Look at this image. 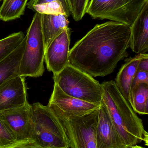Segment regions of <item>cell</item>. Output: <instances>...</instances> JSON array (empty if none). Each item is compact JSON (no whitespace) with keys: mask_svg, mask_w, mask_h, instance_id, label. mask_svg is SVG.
<instances>
[{"mask_svg":"<svg viewBox=\"0 0 148 148\" xmlns=\"http://www.w3.org/2000/svg\"><path fill=\"white\" fill-rule=\"evenodd\" d=\"M130 27L116 22L96 25L70 50L69 64L92 77L112 73L128 56Z\"/></svg>","mask_w":148,"mask_h":148,"instance_id":"obj_1","label":"cell"},{"mask_svg":"<svg viewBox=\"0 0 148 148\" xmlns=\"http://www.w3.org/2000/svg\"><path fill=\"white\" fill-rule=\"evenodd\" d=\"M101 84L103 101L123 143L127 147H131L144 141L148 146V134L142 120L123 96L114 81L105 82Z\"/></svg>","mask_w":148,"mask_h":148,"instance_id":"obj_2","label":"cell"},{"mask_svg":"<svg viewBox=\"0 0 148 148\" xmlns=\"http://www.w3.org/2000/svg\"><path fill=\"white\" fill-rule=\"evenodd\" d=\"M29 137L43 148H70L63 127L48 105L31 104Z\"/></svg>","mask_w":148,"mask_h":148,"instance_id":"obj_3","label":"cell"},{"mask_svg":"<svg viewBox=\"0 0 148 148\" xmlns=\"http://www.w3.org/2000/svg\"><path fill=\"white\" fill-rule=\"evenodd\" d=\"M53 78L67 95L90 103L101 104L102 84L88 74L68 64L59 73L54 74Z\"/></svg>","mask_w":148,"mask_h":148,"instance_id":"obj_4","label":"cell"},{"mask_svg":"<svg viewBox=\"0 0 148 148\" xmlns=\"http://www.w3.org/2000/svg\"><path fill=\"white\" fill-rule=\"evenodd\" d=\"M48 106L64 129L71 148H97L95 128L99 109L81 116L64 113L56 105Z\"/></svg>","mask_w":148,"mask_h":148,"instance_id":"obj_5","label":"cell"},{"mask_svg":"<svg viewBox=\"0 0 148 148\" xmlns=\"http://www.w3.org/2000/svg\"><path fill=\"white\" fill-rule=\"evenodd\" d=\"M26 42L20 66V75L41 76L44 72L45 47L41 14L35 13L25 36Z\"/></svg>","mask_w":148,"mask_h":148,"instance_id":"obj_6","label":"cell"},{"mask_svg":"<svg viewBox=\"0 0 148 148\" xmlns=\"http://www.w3.org/2000/svg\"><path fill=\"white\" fill-rule=\"evenodd\" d=\"M148 0H90L86 14L94 19L108 20L131 26Z\"/></svg>","mask_w":148,"mask_h":148,"instance_id":"obj_7","label":"cell"},{"mask_svg":"<svg viewBox=\"0 0 148 148\" xmlns=\"http://www.w3.org/2000/svg\"><path fill=\"white\" fill-rule=\"evenodd\" d=\"M70 34V28L65 29L46 49L44 62L53 74L59 73L69 64Z\"/></svg>","mask_w":148,"mask_h":148,"instance_id":"obj_8","label":"cell"},{"mask_svg":"<svg viewBox=\"0 0 148 148\" xmlns=\"http://www.w3.org/2000/svg\"><path fill=\"white\" fill-rule=\"evenodd\" d=\"M27 102L25 77L18 75L0 85V112L20 108Z\"/></svg>","mask_w":148,"mask_h":148,"instance_id":"obj_9","label":"cell"},{"mask_svg":"<svg viewBox=\"0 0 148 148\" xmlns=\"http://www.w3.org/2000/svg\"><path fill=\"white\" fill-rule=\"evenodd\" d=\"M95 136L97 148L127 147L123 143L114 127L103 101L98 111Z\"/></svg>","mask_w":148,"mask_h":148,"instance_id":"obj_10","label":"cell"},{"mask_svg":"<svg viewBox=\"0 0 148 148\" xmlns=\"http://www.w3.org/2000/svg\"><path fill=\"white\" fill-rule=\"evenodd\" d=\"M31 104L0 112V119L13 133L17 141L29 137L31 121Z\"/></svg>","mask_w":148,"mask_h":148,"instance_id":"obj_11","label":"cell"},{"mask_svg":"<svg viewBox=\"0 0 148 148\" xmlns=\"http://www.w3.org/2000/svg\"><path fill=\"white\" fill-rule=\"evenodd\" d=\"M49 103L56 105L64 113L75 116H81L98 109L101 105L90 103L67 95L56 84Z\"/></svg>","mask_w":148,"mask_h":148,"instance_id":"obj_12","label":"cell"},{"mask_svg":"<svg viewBox=\"0 0 148 148\" xmlns=\"http://www.w3.org/2000/svg\"><path fill=\"white\" fill-rule=\"evenodd\" d=\"M129 47L137 54L147 53L148 50V3L130 26Z\"/></svg>","mask_w":148,"mask_h":148,"instance_id":"obj_13","label":"cell"},{"mask_svg":"<svg viewBox=\"0 0 148 148\" xmlns=\"http://www.w3.org/2000/svg\"><path fill=\"white\" fill-rule=\"evenodd\" d=\"M146 54H139L133 58L126 59L125 64L122 66L114 81L119 91L129 104L132 82L138 69L140 61Z\"/></svg>","mask_w":148,"mask_h":148,"instance_id":"obj_14","label":"cell"},{"mask_svg":"<svg viewBox=\"0 0 148 148\" xmlns=\"http://www.w3.org/2000/svg\"><path fill=\"white\" fill-rule=\"evenodd\" d=\"M46 49L56 37L69 27L68 17L63 14H41Z\"/></svg>","mask_w":148,"mask_h":148,"instance_id":"obj_15","label":"cell"},{"mask_svg":"<svg viewBox=\"0 0 148 148\" xmlns=\"http://www.w3.org/2000/svg\"><path fill=\"white\" fill-rule=\"evenodd\" d=\"M26 42L24 37L21 44L0 62V85L13 77L20 75V66Z\"/></svg>","mask_w":148,"mask_h":148,"instance_id":"obj_16","label":"cell"},{"mask_svg":"<svg viewBox=\"0 0 148 148\" xmlns=\"http://www.w3.org/2000/svg\"><path fill=\"white\" fill-rule=\"evenodd\" d=\"M28 8L41 14H63L71 16L69 0H29Z\"/></svg>","mask_w":148,"mask_h":148,"instance_id":"obj_17","label":"cell"},{"mask_svg":"<svg viewBox=\"0 0 148 148\" xmlns=\"http://www.w3.org/2000/svg\"><path fill=\"white\" fill-rule=\"evenodd\" d=\"M130 104L136 113L148 114V84H142L131 88Z\"/></svg>","mask_w":148,"mask_h":148,"instance_id":"obj_18","label":"cell"},{"mask_svg":"<svg viewBox=\"0 0 148 148\" xmlns=\"http://www.w3.org/2000/svg\"><path fill=\"white\" fill-rule=\"evenodd\" d=\"M28 0H3L0 7V20L8 21L20 18L24 14Z\"/></svg>","mask_w":148,"mask_h":148,"instance_id":"obj_19","label":"cell"},{"mask_svg":"<svg viewBox=\"0 0 148 148\" xmlns=\"http://www.w3.org/2000/svg\"><path fill=\"white\" fill-rule=\"evenodd\" d=\"M24 37L23 32H19L0 40V62L19 46Z\"/></svg>","mask_w":148,"mask_h":148,"instance_id":"obj_20","label":"cell"},{"mask_svg":"<svg viewBox=\"0 0 148 148\" xmlns=\"http://www.w3.org/2000/svg\"><path fill=\"white\" fill-rule=\"evenodd\" d=\"M71 10V16L76 21H79L86 14L90 0H69Z\"/></svg>","mask_w":148,"mask_h":148,"instance_id":"obj_21","label":"cell"},{"mask_svg":"<svg viewBox=\"0 0 148 148\" xmlns=\"http://www.w3.org/2000/svg\"><path fill=\"white\" fill-rule=\"evenodd\" d=\"M16 141L13 133L0 119V148L9 146Z\"/></svg>","mask_w":148,"mask_h":148,"instance_id":"obj_22","label":"cell"},{"mask_svg":"<svg viewBox=\"0 0 148 148\" xmlns=\"http://www.w3.org/2000/svg\"><path fill=\"white\" fill-rule=\"evenodd\" d=\"M2 148H43L36 142L28 137L23 140H19L7 147Z\"/></svg>","mask_w":148,"mask_h":148,"instance_id":"obj_23","label":"cell"},{"mask_svg":"<svg viewBox=\"0 0 148 148\" xmlns=\"http://www.w3.org/2000/svg\"><path fill=\"white\" fill-rule=\"evenodd\" d=\"M142 84H148V72L137 69L132 82L131 88Z\"/></svg>","mask_w":148,"mask_h":148,"instance_id":"obj_24","label":"cell"},{"mask_svg":"<svg viewBox=\"0 0 148 148\" xmlns=\"http://www.w3.org/2000/svg\"><path fill=\"white\" fill-rule=\"evenodd\" d=\"M138 70L148 72V55L146 53L145 56L141 59L138 66Z\"/></svg>","mask_w":148,"mask_h":148,"instance_id":"obj_25","label":"cell"},{"mask_svg":"<svg viewBox=\"0 0 148 148\" xmlns=\"http://www.w3.org/2000/svg\"><path fill=\"white\" fill-rule=\"evenodd\" d=\"M131 148H145L143 147H141V146H138V145H136L134 146H132L131 147Z\"/></svg>","mask_w":148,"mask_h":148,"instance_id":"obj_26","label":"cell"},{"mask_svg":"<svg viewBox=\"0 0 148 148\" xmlns=\"http://www.w3.org/2000/svg\"><path fill=\"white\" fill-rule=\"evenodd\" d=\"M127 148H131V147H127Z\"/></svg>","mask_w":148,"mask_h":148,"instance_id":"obj_27","label":"cell"},{"mask_svg":"<svg viewBox=\"0 0 148 148\" xmlns=\"http://www.w3.org/2000/svg\"><path fill=\"white\" fill-rule=\"evenodd\" d=\"M3 1V0H0V1Z\"/></svg>","mask_w":148,"mask_h":148,"instance_id":"obj_28","label":"cell"}]
</instances>
